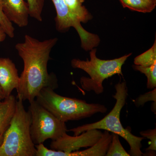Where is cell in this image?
<instances>
[{
	"label": "cell",
	"mask_w": 156,
	"mask_h": 156,
	"mask_svg": "<svg viewBox=\"0 0 156 156\" xmlns=\"http://www.w3.org/2000/svg\"><path fill=\"white\" fill-rule=\"evenodd\" d=\"M58 41L56 37L40 41L29 35L15 49L23 61V69L20 76L17 98L30 102L35 100L43 88L55 89L58 87L56 77L48 72V65L52 49Z\"/></svg>",
	"instance_id": "obj_1"
},
{
	"label": "cell",
	"mask_w": 156,
	"mask_h": 156,
	"mask_svg": "<svg viewBox=\"0 0 156 156\" xmlns=\"http://www.w3.org/2000/svg\"><path fill=\"white\" fill-rule=\"evenodd\" d=\"M116 92L112 97L116 100L113 108L109 113L102 119L96 122L86 124L67 130L72 131L74 135H78L83 132L92 129L106 130L112 133L118 134L124 138L130 147L129 154L130 156H141L144 154L141 148L143 140L144 137H139L133 135L131 131L123 127L120 121V114L123 107L126 102L128 95V89L125 81L119 83L115 85Z\"/></svg>",
	"instance_id": "obj_2"
},
{
	"label": "cell",
	"mask_w": 156,
	"mask_h": 156,
	"mask_svg": "<svg viewBox=\"0 0 156 156\" xmlns=\"http://www.w3.org/2000/svg\"><path fill=\"white\" fill-rule=\"evenodd\" d=\"M35 100L62 122L77 121L101 113L107 108L99 104H89L85 101L64 97L57 94L50 87L43 88Z\"/></svg>",
	"instance_id": "obj_3"
},
{
	"label": "cell",
	"mask_w": 156,
	"mask_h": 156,
	"mask_svg": "<svg viewBox=\"0 0 156 156\" xmlns=\"http://www.w3.org/2000/svg\"><path fill=\"white\" fill-rule=\"evenodd\" d=\"M16 110L0 147V156H35L36 148L30 134L31 116L17 98Z\"/></svg>",
	"instance_id": "obj_4"
},
{
	"label": "cell",
	"mask_w": 156,
	"mask_h": 156,
	"mask_svg": "<svg viewBox=\"0 0 156 156\" xmlns=\"http://www.w3.org/2000/svg\"><path fill=\"white\" fill-rule=\"evenodd\" d=\"M96 51L95 48L91 50L90 60L73 58L71 65L73 68L83 70L90 76L80 78V83L83 89L87 92L93 91L95 94L99 95L104 92V80L116 74L123 76L122 67L132 53L111 60H103L98 58Z\"/></svg>",
	"instance_id": "obj_5"
},
{
	"label": "cell",
	"mask_w": 156,
	"mask_h": 156,
	"mask_svg": "<svg viewBox=\"0 0 156 156\" xmlns=\"http://www.w3.org/2000/svg\"><path fill=\"white\" fill-rule=\"evenodd\" d=\"M29 103L30 134L35 145L43 144L49 139L56 140L67 132L66 123L57 119L36 100Z\"/></svg>",
	"instance_id": "obj_6"
},
{
	"label": "cell",
	"mask_w": 156,
	"mask_h": 156,
	"mask_svg": "<svg viewBox=\"0 0 156 156\" xmlns=\"http://www.w3.org/2000/svg\"><path fill=\"white\" fill-rule=\"evenodd\" d=\"M51 1L56 9V30L60 33H65L71 27L75 29L80 38L81 47L86 51L91 50L98 46L100 42L99 36L87 31L83 27L80 20L70 12L64 0Z\"/></svg>",
	"instance_id": "obj_7"
},
{
	"label": "cell",
	"mask_w": 156,
	"mask_h": 156,
	"mask_svg": "<svg viewBox=\"0 0 156 156\" xmlns=\"http://www.w3.org/2000/svg\"><path fill=\"white\" fill-rule=\"evenodd\" d=\"M102 134L99 129H92L74 136H70L66 132L58 139L52 140L50 148L66 153L79 151L81 148L94 145L100 139Z\"/></svg>",
	"instance_id": "obj_8"
},
{
	"label": "cell",
	"mask_w": 156,
	"mask_h": 156,
	"mask_svg": "<svg viewBox=\"0 0 156 156\" xmlns=\"http://www.w3.org/2000/svg\"><path fill=\"white\" fill-rule=\"evenodd\" d=\"M20 76L16 65L9 58L0 57V87L5 98L19 86Z\"/></svg>",
	"instance_id": "obj_9"
},
{
	"label": "cell",
	"mask_w": 156,
	"mask_h": 156,
	"mask_svg": "<svg viewBox=\"0 0 156 156\" xmlns=\"http://www.w3.org/2000/svg\"><path fill=\"white\" fill-rule=\"evenodd\" d=\"M2 10L5 16L12 23L20 27L28 25L29 12L25 0H2Z\"/></svg>",
	"instance_id": "obj_10"
},
{
	"label": "cell",
	"mask_w": 156,
	"mask_h": 156,
	"mask_svg": "<svg viewBox=\"0 0 156 156\" xmlns=\"http://www.w3.org/2000/svg\"><path fill=\"white\" fill-rule=\"evenodd\" d=\"M17 101L11 94L3 101H0V134L4 135L9 128L16 110Z\"/></svg>",
	"instance_id": "obj_11"
},
{
	"label": "cell",
	"mask_w": 156,
	"mask_h": 156,
	"mask_svg": "<svg viewBox=\"0 0 156 156\" xmlns=\"http://www.w3.org/2000/svg\"><path fill=\"white\" fill-rule=\"evenodd\" d=\"M85 0H64L70 12L81 23H86L92 19V14L83 5Z\"/></svg>",
	"instance_id": "obj_12"
},
{
	"label": "cell",
	"mask_w": 156,
	"mask_h": 156,
	"mask_svg": "<svg viewBox=\"0 0 156 156\" xmlns=\"http://www.w3.org/2000/svg\"><path fill=\"white\" fill-rule=\"evenodd\" d=\"M124 8L142 13L152 12L156 6V0H119Z\"/></svg>",
	"instance_id": "obj_13"
},
{
	"label": "cell",
	"mask_w": 156,
	"mask_h": 156,
	"mask_svg": "<svg viewBox=\"0 0 156 156\" xmlns=\"http://www.w3.org/2000/svg\"><path fill=\"white\" fill-rule=\"evenodd\" d=\"M134 64L147 67L156 64V40L152 47L134 58Z\"/></svg>",
	"instance_id": "obj_14"
},
{
	"label": "cell",
	"mask_w": 156,
	"mask_h": 156,
	"mask_svg": "<svg viewBox=\"0 0 156 156\" xmlns=\"http://www.w3.org/2000/svg\"><path fill=\"white\" fill-rule=\"evenodd\" d=\"M133 68L136 70L144 74L147 78V89H153L156 87V64L145 67L141 66L133 65Z\"/></svg>",
	"instance_id": "obj_15"
},
{
	"label": "cell",
	"mask_w": 156,
	"mask_h": 156,
	"mask_svg": "<svg viewBox=\"0 0 156 156\" xmlns=\"http://www.w3.org/2000/svg\"><path fill=\"white\" fill-rule=\"evenodd\" d=\"M106 156H130L120 142L119 135L112 133V141L110 144Z\"/></svg>",
	"instance_id": "obj_16"
},
{
	"label": "cell",
	"mask_w": 156,
	"mask_h": 156,
	"mask_svg": "<svg viewBox=\"0 0 156 156\" xmlns=\"http://www.w3.org/2000/svg\"><path fill=\"white\" fill-rule=\"evenodd\" d=\"M28 5L30 16L39 22L43 20L42 14L45 0H25Z\"/></svg>",
	"instance_id": "obj_17"
},
{
	"label": "cell",
	"mask_w": 156,
	"mask_h": 156,
	"mask_svg": "<svg viewBox=\"0 0 156 156\" xmlns=\"http://www.w3.org/2000/svg\"><path fill=\"white\" fill-rule=\"evenodd\" d=\"M0 23L2 26L7 36L10 38L14 37V28L12 23L5 16L2 10V0H0Z\"/></svg>",
	"instance_id": "obj_18"
},
{
	"label": "cell",
	"mask_w": 156,
	"mask_h": 156,
	"mask_svg": "<svg viewBox=\"0 0 156 156\" xmlns=\"http://www.w3.org/2000/svg\"><path fill=\"white\" fill-rule=\"evenodd\" d=\"M153 101L156 103V89H153L152 91L145 93L144 95H140L134 101V103L136 107L143 106L144 104L148 101Z\"/></svg>",
	"instance_id": "obj_19"
},
{
	"label": "cell",
	"mask_w": 156,
	"mask_h": 156,
	"mask_svg": "<svg viewBox=\"0 0 156 156\" xmlns=\"http://www.w3.org/2000/svg\"><path fill=\"white\" fill-rule=\"evenodd\" d=\"M140 134L144 138L150 140L149 147L146 150V151H156V129H150L140 132Z\"/></svg>",
	"instance_id": "obj_20"
},
{
	"label": "cell",
	"mask_w": 156,
	"mask_h": 156,
	"mask_svg": "<svg viewBox=\"0 0 156 156\" xmlns=\"http://www.w3.org/2000/svg\"><path fill=\"white\" fill-rule=\"evenodd\" d=\"M7 36V34L3 28L2 26L0 23V43L4 41L5 40Z\"/></svg>",
	"instance_id": "obj_21"
},
{
	"label": "cell",
	"mask_w": 156,
	"mask_h": 156,
	"mask_svg": "<svg viewBox=\"0 0 156 156\" xmlns=\"http://www.w3.org/2000/svg\"><path fill=\"white\" fill-rule=\"evenodd\" d=\"M5 98V95H4V93L2 91V89H1V87H0V101L3 100Z\"/></svg>",
	"instance_id": "obj_22"
},
{
	"label": "cell",
	"mask_w": 156,
	"mask_h": 156,
	"mask_svg": "<svg viewBox=\"0 0 156 156\" xmlns=\"http://www.w3.org/2000/svg\"><path fill=\"white\" fill-rule=\"evenodd\" d=\"M3 140H4V135L0 134V147L2 144Z\"/></svg>",
	"instance_id": "obj_23"
}]
</instances>
